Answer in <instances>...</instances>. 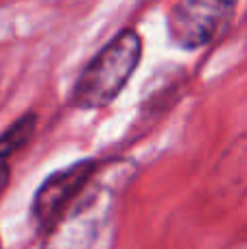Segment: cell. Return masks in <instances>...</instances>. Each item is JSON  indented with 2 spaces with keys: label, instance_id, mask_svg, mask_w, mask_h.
Here are the masks:
<instances>
[{
  "label": "cell",
  "instance_id": "obj_1",
  "mask_svg": "<svg viewBox=\"0 0 247 249\" xmlns=\"http://www.w3.org/2000/svg\"><path fill=\"white\" fill-rule=\"evenodd\" d=\"M142 42L136 31H123L105 44L83 68L72 90V105L79 109H101L109 105L138 68Z\"/></svg>",
  "mask_w": 247,
  "mask_h": 249
},
{
  "label": "cell",
  "instance_id": "obj_2",
  "mask_svg": "<svg viewBox=\"0 0 247 249\" xmlns=\"http://www.w3.org/2000/svg\"><path fill=\"white\" fill-rule=\"evenodd\" d=\"M239 0H179L169 13V35L179 48L210 44L234 16Z\"/></svg>",
  "mask_w": 247,
  "mask_h": 249
},
{
  "label": "cell",
  "instance_id": "obj_3",
  "mask_svg": "<svg viewBox=\"0 0 247 249\" xmlns=\"http://www.w3.org/2000/svg\"><path fill=\"white\" fill-rule=\"evenodd\" d=\"M94 168L96 164L92 160H83V162L70 164L44 179L33 199V216L39 228H53L64 216L70 203L83 193Z\"/></svg>",
  "mask_w": 247,
  "mask_h": 249
},
{
  "label": "cell",
  "instance_id": "obj_4",
  "mask_svg": "<svg viewBox=\"0 0 247 249\" xmlns=\"http://www.w3.org/2000/svg\"><path fill=\"white\" fill-rule=\"evenodd\" d=\"M35 123H37L35 114H26V116L13 121L0 133V162H4L13 153H18L31 140V136L35 131Z\"/></svg>",
  "mask_w": 247,
  "mask_h": 249
},
{
  "label": "cell",
  "instance_id": "obj_5",
  "mask_svg": "<svg viewBox=\"0 0 247 249\" xmlns=\"http://www.w3.org/2000/svg\"><path fill=\"white\" fill-rule=\"evenodd\" d=\"M7 181H9V168H7V164L4 162H0V193L4 190Z\"/></svg>",
  "mask_w": 247,
  "mask_h": 249
}]
</instances>
